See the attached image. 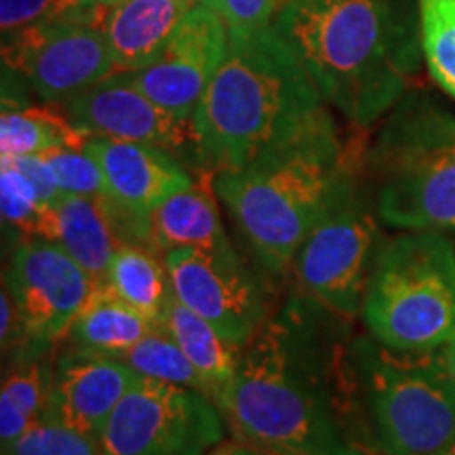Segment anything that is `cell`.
<instances>
[{"instance_id":"cell-1","label":"cell","mask_w":455,"mask_h":455,"mask_svg":"<svg viewBox=\"0 0 455 455\" xmlns=\"http://www.w3.org/2000/svg\"><path fill=\"white\" fill-rule=\"evenodd\" d=\"M333 318L295 293L244 346L218 405L235 441L268 455H369L355 348Z\"/></svg>"},{"instance_id":"cell-2","label":"cell","mask_w":455,"mask_h":455,"mask_svg":"<svg viewBox=\"0 0 455 455\" xmlns=\"http://www.w3.org/2000/svg\"><path fill=\"white\" fill-rule=\"evenodd\" d=\"M275 30L323 100L361 127L403 100L424 53L415 0H289Z\"/></svg>"},{"instance_id":"cell-3","label":"cell","mask_w":455,"mask_h":455,"mask_svg":"<svg viewBox=\"0 0 455 455\" xmlns=\"http://www.w3.org/2000/svg\"><path fill=\"white\" fill-rule=\"evenodd\" d=\"M298 53L275 30H230L228 53L195 112L196 158L235 171L293 144L331 114Z\"/></svg>"},{"instance_id":"cell-4","label":"cell","mask_w":455,"mask_h":455,"mask_svg":"<svg viewBox=\"0 0 455 455\" xmlns=\"http://www.w3.org/2000/svg\"><path fill=\"white\" fill-rule=\"evenodd\" d=\"M212 184L255 259L284 276L315 226L356 186V169L329 116L293 144L212 175Z\"/></svg>"},{"instance_id":"cell-5","label":"cell","mask_w":455,"mask_h":455,"mask_svg":"<svg viewBox=\"0 0 455 455\" xmlns=\"http://www.w3.org/2000/svg\"><path fill=\"white\" fill-rule=\"evenodd\" d=\"M378 218L398 230L455 232V114L401 101L367 152Z\"/></svg>"},{"instance_id":"cell-6","label":"cell","mask_w":455,"mask_h":455,"mask_svg":"<svg viewBox=\"0 0 455 455\" xmlns=\"http://www.w3.org/2000/svg\"><path fill=\"white\" fill-rule=\"evenodd\" d=\"M361 316L371 338L398 352H436L455 338V244L445 232L379 243Z\"/></svg>"},{"instance_id":"cell-7","label":"cell","mask_w":455,"mask_h":455,"mask_svg":"<svg viewBox=\"0 0 455 455\" xmlns=\"http://www.w3.org/2000/svg\"><path fill=\"white\" fill-rule=\"evenodd\" d=\"M355 365L369 435L384 455H445L455 447V390L436 352L358 339Z\"/></svg>"},{"instance_id":"cell-8","label":"cell","mask_w":455,"mask_h":455,"mask_svg":"<svg viewBox=\"0 0 455 455\" xmlns=\"http://www.w3.org/2000/svg\"><path fill=\"white\" fill-rule=\"evenodd\" d=\"M226 419L204 392L138 378L100 436L101 455H212Z\"/></svg>"},{"instance_id":"cell-9","label":"cell","mask_w":455,"mask_h":455,"mask_svg":"<svg viewBox=\"0 0 455 455\" xmlns=\"http://www.w3.org/2000/svg\"><path fill=\"white\" fill-rule=\"evenodd\" d=\"M378 224V213L356 184L329 209L295 255L298 293L341 321L361 315L379 247Z\"/></svg>"},{"instance_id":"cell-10","label":"cell","mask_w":455,"mask_h":455,"mask_svg":"<svg viewBox=\"0 0 455 455\" xmlns=\"http://www.w3.org/2000/svg\"><path fill=\"white\" fill-rule=\"evenodd\" d=\"M3 61L38 98L60 106L116 72L104 34L78 20L43 21L4 36Z\"/></svg>"},{"instance_id":"cell-11","label":"cell","mask_w":455,"mask_h":455,"mask_svg":"<svg viewBox=\"0 0 455 455\" xmlns=\"http://www.w3.org/2000/svg\"><path fill=\"white\" fill-rule=\"evenodd\" d=\"M84 150L104 175L100 201L118 241L152 249V213L173 192L195 184L192 175L173 152L152 144L89 138Z\"/></svg>"},{"instance_id":"cell-12","label":"cell","mask_w":455,"mask_h":455,"mask_svg":"<svg viewBox=\"0 0 455 455\" xmlns=\"http://www.w3.org/2000/svg\"><path fill=\"white\" fill-rule=\"evenodd\" d=\"M164 261L175 298L241 348L272 316L264 287L236 251L173 249Z\"/></svg>"},{"instance_id":"cell-13","label":"cell","mask_w":455,"mask_h":455,"mask_svg":"<svg viewBox=\"0 0 455 455\" xmlns=\"http://www.w3.org/2000/svg\"><path fill=\"white\" fill-rule=\"evenodd\" d=\"M7 284L34 344L61 341L95 289L93 278L47 238L21 236L11 253Z\"/></svg>"},{"instance_id":"cell-14","label":"cell","mask_w":455,"mask_h":455,"mask_svg":"<svg viewBox=\"0 0 455 455\" xmlns=\"http://www.w3.org/2000/svg\"><path fill=\"white\" fill-rule=\"evenodd\" d=\"M228 43L226 21L209 4L198 3L152 64L124 74L164 110L195 121L204 91L228 53Z\"/></svg>"},{"instance_id":"cell-15","label":"cell","mask_w":455,"mask_h":455,"mask_svg":"<svg viewBox=\"0 0 455 455\" xmlns=\"http://www.w3.org/2000/svg\"><path fill=\"white\" fill-rule=\"evenodd\" d=\"M66 116L89 138L140 141L173 152H192L196 158L195 121L175 116L135 87L124 72L93 84L61 104Z\"/></svg>"},{"instance_id":"cell-16","label":"cell","mask_w":455,"mask_h":455,"mask_svg":"<svg viewBox=\"0 0 455 455\" xmlns=\"http://www.w3.org/2000/svg\"><path fill=\"white\" fill-rule=\"evenodd\" d=\"M140 375L123 358L83 348L55 358V379L43 419L100 441L104 426Z\"/></svg>"},{"instance_id":"cell-17","label":"cell","mask_w":455,"mask_h":455,"mask_svg":"<svg viewBox=\"0 0 455 455\" xmlns=\"http://www.w3.org/2000/svg\"><path fill=\"white\" fill-rule=\"evenodd\" d=\"M201 0H110L98 3L93 26L104 34L116 72H135L158 53Z\"/></svg>"},{"instance_id":"cell-18","label":"cell","mask_w":455,"mask_h":455,"mask_svg":"<svg viewBox=\"0 0 455 455\" xmlns=\"http://www.w3.org/2000/svg\"><path fill=\"white\" fill-rule=\"evenodd\" d=\"M30 236L47 238L70 255L95 283H104L121 247L100 198L66 196L44 204Z\"/></svg>"},{"instance_id":"cell-19","label":"cell","mask_w":455,"mask_h":455,"mask_svg":"<svg viewBox=\"0 0 455 455\" xmlns=\"http://www.w3.org/2000/svg\"><path fill=\"white\" fill-rule=\"evenodd\" d=\"M215 190L190 184L158 204L150 221V244L156 253L173 249H196L207 253H232L230 238L218 207Z\"/></svg>"},{"instance_id":"cell-20","label":"cell","mask_w":455,"mask_h":455,"mask_svg":"<svg viewBox=\"0 0 455 455\" xmlns=\"http://www.w3.org/2000/svg\"><path fill=\"white\" fill-rule=\"evenodd\" d=\"M161 327L178 341L181 352L203 379L207 396L220 405L236 378L243 355L241 346L224 338L212 323L186 308L178 298L171 299Z\"/></svg>"},{"instance_id":"cell-21","label":"cell","mask_w":455,"mask_h":455,"mask_svg":"<svg viewBox=\"0 0 455 455\" xmlns=\"http://www.w3.org/2000/svg\"><path fill=\"white\" fill-rule=\"evenodd\" d=\"M155 327L158 325L124 304L108 284L98 283L64 339L70 341L72 348L118 355L138 344Z\"/></svg>"},{"instance_id":"cell-22","label":"cell","mask_w":455,"mask_h":455,"mask_svg":"<svg viewBox=\"0 0 455 455\" xmlns=\"http://www.w3.org/2000/svg\"><path fill=\"white\" fill-rule=\"evenodd\" d=\"M55 379V361L36 352L9 363L0 390V443L3 451L41 422Z\"/></svg>"},{"instance_id":"cell-23","label":"cell","mask_w":455,"mask_h":455,"mask_svg":"<svg viewBox=\"0 0 455 455\" xmlns=\"http://www.w3.org/2000/svg\"><path fill=\"white\" fill-rule=\"evenodd\" d=\"M104 284L155 325H161L175 298L164 255L140 244H121L116 249Z\"/></svg>"},{"instance_id":"cell-24","label":"cell","mask_w":455,"mask_h":455,"mask_svg":"<svg viewBox=\"0 0 455 455\" xmlns=\"http://www.w3.org/2000/svg\"><path fill=\"white\" fill-rule=\"evenodd\" d=\"M89 135L53 106L3 108L0 156H38L53 148H84Z\"/></svg>"},{"instance_id":"cell-25","label":"cell","mask_w":455,"mask_h":455,"mask_svg":"<svg viewBox=\"0 0 455 455\" xmlns=\"http://www.w3.org/2000/svg\"><path fill=\"white\" fill-rule=\"evenodd\" d=\"M114 356L123 358L141 378L158 379V382L178 384L186 386V388L204 392L203 379L198 378L196 369L192 367V363L181 352L178 341L171 338L161 325L152 329L138 344H133L131 348L118 352Z\"/></svg>"},{"instance_id":"cell-26","label":"cell","mask_w":455,"mask_h":455,"mask_svg":"<svg viewBox=\"0 0 455 455\" xmlns=\"http://www.w3.org/2000/svg\"><path fill=\"white\" fill-rule=\"evenodd\" d=\"M422 51L436 84L455 100V0H418Z\"/></svg>"},{"instance_id":"cell-27","label":"cell","mask_w":455,"mask_h":455,"mask_svg":"<svg viewBox=\"0 0 455 455\" xmlns=\"http://www.w3.org/2000/svg\"><path fill=\"white\" fill-rule=\"evenodd\" d=\"M98 0H0L3 38L34 24L57 20H78L93 26Z\"/></svg>"},{"instance_id":"cell-28","label":"cell","mask_w":455,"mask_h":455,"mask_svg":"<svg viewBox=\"0 0 455 455\" xmlns=\"http://www.w3.org/2000/svg\"><path fill=\"white\" fill-rule=\"evenodd\" d=\"M38 156L49 163L61 195L87 198L104 196V175H101L100 164L84 148H53Z\"/></svg>"},{"instance_id":"cell-29","label":"cell","mask_w":455,"mask_h":455,"mask_svg":"<svg viewBox=\"0 0 455 455\" xmlns=\"http://www.w3.org/2000/svg\"><path fill=\"white\" fill-rule=\"evenodd\" d=\"M3 455H101V449L100 441L83 432L41 419Z\"/></svg>"},{"instance_id":"cell-30","label":"cell","mask_w":455,"mask_h":455,"mask_svg":"<svg viewBox=\"0 0 455 455\" xmlns=\"http://www.w3.org/2000/svg\"><path fill=\"white\" fill-rule=\"evenodd\" d=\"M0 201H3L4 224L20 230L21 236L32 235L44 204H49L43 201L32 181L9 161H3L0 169Z\"/></svg>"},{"instance_id":"cell-31","label":"cell","mask_w":455,"mask_h":455,"mask_svg":"<svg viewBox=\"0 0 455 455\" xmlns=\"http://www.w3.org/2000/svg\"><path fill=\"white\" fill-rule=\"evenodd\" d=\"M220 13L228 30H258L275 26L289 0H201Z\"/></svg>"},{"instance_id":"cell-32","label":"cell","mask_w":455,"mask_h":455,"mask_svg":"<svg viewBox=\"0 0 455 455\" xmlns=\"http://www.w3.org/2000/svg\"><path fill=\"white\" fill-rule=\"evenodd\" d=\"M436 358H439L443 371H445L449 382H451L455 390V338L449 339L443 348L436 350Z\"/></svg>"},{"instance_id":"cell-33","label":"cell","mask_w":455,"mask_h":455,"mask_svg":"<svg viewBox=\"0 0 455 455\" xmlns=\"http://www.w3.org/2000/svg\"><path fill=\"white\" fill-rule=\"evenodd\" d=\"M212 455H268V453L259 451V449H255L251 445H244L241 441H235V443H221Z\"/></svg>"},{"instance_id":"cell-34","label":"cell","mask_w":455,"mask_h":455,"mask_svg":"<svg viewBox=\"0 0 455 455\" xmlns=\"http://www.w3.org/2000/svg\"><path fill=\"white\" fill-rule=\"evenodd\" d=\"M445 455H455V447H453V449H449V451H447Z\"/></svg>"},{"instance_id":"cell-35","label":"cell","mask_w":455,"mask_h":455,"mask_svg":"<svg viewBox=\"0 0 455 455\" xmlns=\"http://www.w3.org/2000/svg\"><path fill=\"white\" fill-rule=\"evenodd\" d=\"M98 3H110V0H98Z\"/></svg>"}]
</instances>
